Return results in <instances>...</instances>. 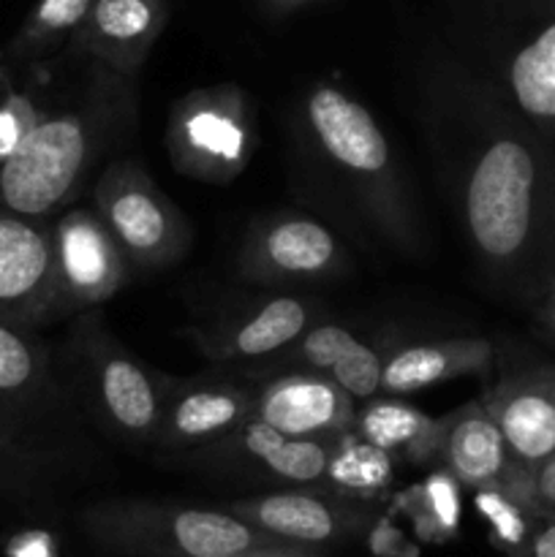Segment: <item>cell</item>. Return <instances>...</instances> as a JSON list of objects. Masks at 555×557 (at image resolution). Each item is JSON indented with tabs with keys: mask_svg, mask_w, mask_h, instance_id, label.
I'll list each match as a JSON object with an SVG mask.
<instances>
[{
	"mask_svg": "<svg viewBox=\"0 0 555 557\" xmlns=\"http://www.w3.org/2000/svg\"><path fill=\"white\" fill-rule=\"evenodd\" d=\"M174 169L201 183H229L256 152V112L234 85L201 87L174 107L166 128Z\"/></svg>",
	"mask_w": 555,
	"mask_h": 557,
	"instance_id": "8992f818",
	"label": "cell"
},
{
	"mask_svg": "<svg viewBox=\"0 0 555 557\" xmlns=\"http://www.w3.org/2000/svg\"><path fill=\"white\" fill-rule=\"evenodd\" d=\"M495 368V346L488 337H444L408 343L384 357L381 392L406 397L466 375H484Z\"/></svg>",
	"mask_w": 555,
	"mask_h": 557,
	"instance_id": "d6986e66",
	"label": "cell"
},
{
	"mask_svg": "<svg viewBox=\"0 0 555 557\" xmlns=\"http://www.w3.org/2000/svg\"><path fill=\"white\" fill-rule=\"evenodd\" d=\"M439 460L460 487L479 490L504 482L515 468L498 424L490 417L484 400L462 403L452 413L441 417Z\"/></svg>",
	"mask_w": 555,
	"mask_h": 557,
	"instance_id": "ffe728a7",
	"label": "cell"
},
{
	"mask_svg": "<svg viewBox=\"0 0 555 557\" xmlns=\"http://www.w3.org/2000/svg\"><path fill=\"white\" fill-rule=\"evenodd\" d=\"M161 419L152 444L166 451L201 449L254 417L256 384L226 375L161 381Z\"/></svg>",
	"mask_w": 555,
	"mask_h": 557,
	"instance_id": "9c48e42d",
	"label": "cell"
},
{
	"mask_svg": "<svg viewBox=\"0 0 555 557\" xmlns=\"http://www.w3.org/2000/svg\"><path fill=\"white\" fill-rule=\"evenodd\" d=\"M346 267L335 234L303 212H278L256 223L237 253L239 281L256 286L332 281Z\"/></svg>",
	"mask_w": 555,
	"mask_h": 557,
	"instance_id": "ba28073f",
	"label": "cell"
},
{
	"mask_svg": "<svg viewBox=\"0 0 555 557\" xmlns=\"http://www.w3.org/2000/svg\"><path fill=\"white\" fill-rule=\"evenodd\" d=\"M359 400L324 375L283 370L256 384L254 417L297 438L335 441L357 419Z\"/></svg>",
	"mask_w": 555,
	"mask_h": 557,
	"instance_id": "5bb4252c",
	"label": "cell"
},
{
	"mask_svg": "<svg viewBox=\"0 0 555 557\" xmlns=\"http://www.w3.org/2000/svg\"><path fill=\"white\" fill-rule=\"evenodd\" d=\"M226 511L250 522L259 531L292 544L324 547L362 528L365 511L354 500L335 493H308V490H283V493L254 495L234 500Z\"/></svg>",
	"mask_w": 555,
	"mask_h": 557,
	"instance_id": "9a60e30c",
	"label": "cell"
},
{
	"mask_svg": "<svg viewBox=\"0 0 555 557\" xmlns=\"http://www.w3.org/2000/svg\"><path fill=\"white\" fill-rule=\"evenodd\" d=\"M498 125L468 172L462 215L484 264L542 299L555 272V150L526 120Z\"/></svg>",
	"mask_w": 555,
	"mask_h": 557,
	"instance_id": "6da1fadb",
	"label": "cell"
},
{
	"mask_svg": "<svg viewBox=\"0 0 555 557\" xmlns=\"http://www.w3.org/2000/svg\"><path fill=\"white\" fill-rule=\"evenodd\" d=\"M16 557H49V542L44 536H25L16 542Z\"/></svg>",
	"mask_w": 555,
	"mask_h": 557,
	"instance_id": "1f68e13d",
	"label": "cell"
},
{
	"mask_svg": "<svg viewBox=\"0 0 555 557\" xmlns=\"http://www.w3.org/2000/svg\"><path fill=\"white\" fill-rule=\"evenodd\" d=\"M531 506L539 517L555 515V451L533 471Z\"/></svg>",
	"mask_w": 555,
	"mask_h": 557,
	"instance_id": "83f0119b",
	"label": "cell"
},
{
	"mask_svg": "<svg viewBox=\"0 0 555 557\" xmlns=\"http://www.w3.org/2000/svg\"><path fill=\"white\" fill-rule=\"evenodd\" d=\"M275 11H294L299 5H308V3H319V0H267Z\"/></svg>",
	"mask_w": 555,
	"mask_h": 557,
	"instance_id": "d6a6232c",
	"label": "cell"
},
{
	"mask_svg": "<svg viewBox=\"0 0 555 557\" xmlns=\"http://www.w3.org/2000/svg\"><path fill=\"white\" fill-rule=\"evenodd\" d=\"M498 424L511 462L533 473L555 451V362L506 373L482 397Z\"/></svg>",
	"mask_w": 555,
	"mask_h": 557,
	"instance_id": "7c38bea8",
	"label": "cell"
},
{
	"mask_svg": "<svg viewBox=\"0 0 555 557\" xmlns=\"http://www.w3.org/2000/svg\"><path fill=\"white\" fill-rule=\"evenodd\" d=\"M264 368L305 370V373L324 375L362 403L381 392L384 357L368 343L359 341L357 335H351L346 326L316 321L310 330L303 332L299 341H294Z\"/></svg>",
	"mask_w": 555,
	"mask_h": 557,
	"instance_id": "ac0fdd59",
	"label": "cell"
},
{
	"mask_svg": "<svg viewBox=\"0 0 555 557\" xmlns=\"http://www.w3.org/2000/svg\"><path fill=\"white\" fill-rule=\"evenodd\" d=\"M169 22L166 0H92L74 49L114 74L136 76Z\"/></svg>",
	"mask_w": 555,
	"mask_h": 557,
	"instance_id": "2e32d148",
	"label": "cell"
},
{
	"mask_svg": "<svg viewBox=\"0 0 555 557\" xmlns=\"http://www.w3.org/2000/svg\"><path fill=\"white\" fill-rule=\"evenodd\" d=\"M473 504L482 520L488 522L490 539L504 549V555L515 553L522 542L533 533L542 517L526 504L517 493H511L504 482L488 484L473 490Z\"/></svg>",
	"mask_w": 555,
	"mask_h": 557,
	"instance_id": "603a6c76",
	"label": "cell"
},
{
	"mask_svg": "<svg viewBox=\"0 0 555 557\" xmlns=\"http://www.w3.org/2000/svg\"><path fill=\"white\" fill-rule=\"evenodd\" d=\"M125 76L92 63L85 107L38 120L0 163V199L11 212L41 218L74 199L125 114Z\"/></svg>",
	"mask_w": 555,
	"mask_h": 557,
	"instance_id": "7a4b0ae2",
	"label": "cell"
},
{
	"mask_svg": "<svg viewBox=\"0 0 555 557\" xmlns=\"http://www.w3.org/2000/svg\"><path fill=\"white\" fill-rule=\"evenodd\" d=\"M536 332L555 348V292L544 294L536 310Z\"/></svg>",
	"mask_w": 555,
	"mask_h": 557,
	"instance_id": "4dcf8cb0",
	"label": "cell"
},
{
	"mask_svg": "<svg viewBox=\"0 0 555 557\" xmlns=\"http://www.w3.org/2000/svg\"><path fill=\"white\" fill-rule=\"evenodd\" d=\"M506 557H555V515L542 517L531 536Z\"/></svg>",
	"mask_w": 555,
	"mask_h": 557,
	"instance_id": "f1b7e54d",
	"label": "cell"
},
{
	"mask_svg": "<svg viewBox=\"0 0 555 557\" xmlns=\"http://www.w3.org/2000/svg\"><path fill=\"white\" fill-rule=\"evenodd\" d=\"M406 509L424 536H452L460 522V482L446 468L406 495Z\"/></svg>",
	"mask_w": 555,
	"mask_h": 557,
	"instance_id": "cb8c5ba5",
	"label": "cell"
},
{
	"mask_svg": "<svg viewBox=\"0 0 555 557\" xmlns=\"http://www.w3.org/2000/svg\"><path fill=\"white\" fill-rule=\"evenodd\" d=\"M395 457L365 441L354 430L332 441L324 484L330 493L348 500H370L384 495L395 479Z\"/></svg>",
	"mask_w": 555,
	"mask_h": 557,
	"instance_id": "7402d4cb",
	"label": "cell"
},
{
	"mask_svg": "<svg viewBox=\"0 0 555 557\" xmlns=\"http://www.w3.org/2000/svg\"><path fill=\"white\" fill-rule=\"evenodd\" d=\"M351 430L379 449L390 451L395 460L411 466H428L430 460H439L441 419L428 417L397 395L362 400Z\"/></svg>",
	"mask_w": 555,
	"mask_h": 557,
	"instance_id": "44dd1931",
	"label": "cell"
},
{
	"mask_svg": "<svg viewBox=\"0 0 555 557\" xmlns=\"http://www.w3.org/2000/svg\"><path fill=\"white\" fill-rule=\"evenodd\" d=\"M87 531L107 547L147 557H232L281 539L232 511L114 500L87 515Z\"/></svg>",
	"mask_w": 555,
	"mask_h": 557,
	"instance_id": "277c9868",
	"label": "cell"
},
{
	"mask_svg": "<svg viewBox=\"0 0 555 557\" xmlns=\"http://www.w3.org/2000/svg\"><path fill=\"white\" fill-rule=\"evenodd\" d=\"M316 313L319 308L310 299L294 297V294H272L239 313L226 315L221 324L210 330L194 332V337L207 362L221 364V368L267 364L316 324Z\"/></svg>",
	"mask_w": 555,
	"mask_h": 557,
	"instance_id": "8fae6325",
	"label": "cell"
},
{
	"mask_svg": "<svg viewBox=\"0 0 555 557\" xmlns=\"http://www.w3.org/2000/svg\"><path fill=\"white\" fill-rule=\"evenodd\" d=\"M92 319L85 337V389L92 417L123 441L152 444L161 419V381Z\"/></svg>",
	"mask_w": 555,
	"mask_h": 557,
	"instance_id": "52a82bcc",
	"label": "cell"
},
{
	"mask_svg": "<svg viewBox=\"0 0 555 557\" xmlns=\"http://www.w3.org/2000/svg\"><path fill=\"white\" fill-rule=\"evenodd\" d=\"M90 3L92 0H36L20 33V47L27 52H41L65 38H74Z\"/></svg>",
	"mask_w": 555,
	"mask_h": 557,
	"instance_id": "d4e9b609",
	"label": "cell"
},
{
	"mask_svg": "<svg viewBox=\"0 0 555 557\" xmlns=\"http://www.w3.org/2000/svg\"><path fill=\"white\" fill-rule=\"evenodd\" d=\"M44 370L47 364H44L38 348L16 335L11 326L0 324V392L36 389Z\"/></svg>",
	"mask_w": 555,
	"mask_h": 557,
	"instance_id": "484cf974",
	"label": "cell"
},
{
	"mask_svg": "<svg viewBox=\"0 0 555 557\" xmlns=\"http://www.w3.org/2000/svg\"><path fill=\"white\" fill-rule=\"evenodd\" d=\"M92 210L136 270H166L194 243L177 205L134 161H114L103 169L92 188Z\"/></svg>",
	"mask_w": 555,
	"mask_h": 557,
	"instance_id": "5b68a950",
	"label": "cell"
},
{
	"mask_svg": "<svg viewBox=\"0 0 555 557\" xmlns=\"http://www.w3.org/2000/svg\"><path fill=\"white\" fill-rule=\"evenodd\" d=\"M63 313L98 308L128 281V261L96 210H71L52 232Z\"/></svg>",
	"mask_w": 555,
	"mask_h": 557,
	"instance_id": "30bf717a",
	"label": "cell"
},
{
	"mask_svg": "<svg viewBox=\"0 0 555 557\" xmlns=\"http://www.w3.org/2000/svg\"><path fill=\"white\" fill-rule=\"evenodd\" d=\"M550 292H555V272H553V283H550ZM547 292V294H550Z\"/></svg>",
	"mask_w": 555,
	"mask_h": 557,
	"instance_id": "836d02e7",
	"label": "cell"
},
{
	"mask_svg": "<svg viewBox=\"0 0 555 557\" xmlns=\"http://www.w3.org/2000/svg\"><path fill=\"white\" fill-rule=\"evenodd\" d=\"M60 313L52 234L33 218L0 215V319L33 324Z\"/></svg>",
	"mask_w": 555,
	"mask_h": 557,
	"instance_id": "4fadbf2b",
	"label": "cell"
},
{
	"mask_svg": "<svg viewBox=\"0 0 555 557\" xmlns=\"http://www.w3.org/2000/svg\"><path fill=\"white\" fill-rule=\"evenodd\" d=\"M305 120L321 158L335 169L359 205L390 237L408 245L411 210L403 194V177L373 114L341 87L319 85L305 101Z\"/></svg>",
	"mask_w": 555,
	"mask_h": 557,
	"instance_id": "3957f363",
	"label": "cell"
},
{
	"mask_svg": "<svg viewBox=\"0 0 555 557\" xmlns=\"http://www.w3.org/2000/svg\"><path fill=\"white\" fill-rule=\"evenodd\" d=\"M199 451H205L210 460L239 462L250 473H261L275 482L310 487L324 482L332 441L297 438L250 417L248 422L234 428L223 438L201 446Z\"/></svg>",
	"mask_w": 555,
	"mask_h": 557,
	"instance_id": "e0dca14e",
	"label": "cell"
},
{
	"mask_svg": "<svg viewBox=\"0 0 555 557\" xmlns=\"http://www.w3.org/2000/svg\"><path fill=\"white\" fill-rule=\"evenodd\" d=\"M38 120L41 114L33 112L30 101H22V98H11L0 107V163L16 150V145L25 139V134Z\"/></svg>",
	"mask_w": 555,
	"mask_h": 557,
	"instance_id": "4316f807",
	"label": "cell"
},
{
	"mask_svg": "<svg viewBox=\"0 0 555 557\" xmlns=\"http://www.w3.org/2000/svg\"><path fill=\"white\" fill-rule=\"evenodd\" d=\"M232 557H326L321 547H310V544H292V542H275L267 547L250 549V553H239Z\"/></svg>",
	"mask_w": 555,
	"mask_h": 557,
	"instance_id": "f546056e",
	"label": "cell"
}]
</instances>
